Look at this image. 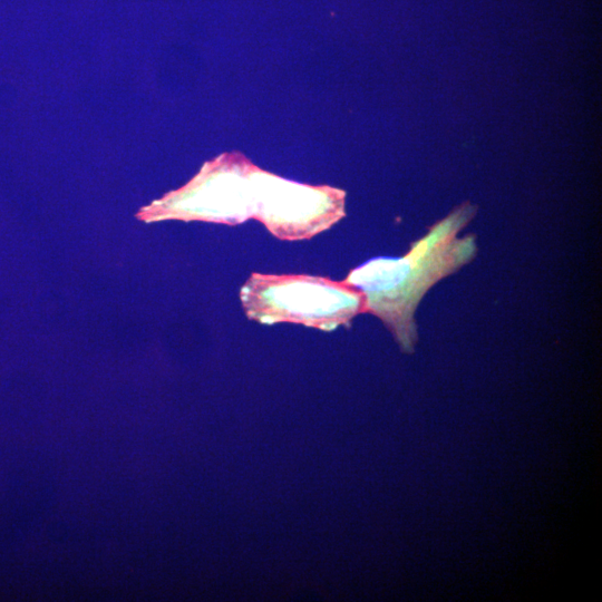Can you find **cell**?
Here are the masks:
<instances>
[{
  "label": "cell",
  "mask_w": 602,
  "mask_h": 602,
  "mask_svg": "<svg viewBox=\"0 0 602 602\" xmlns=\"http://www.w3.org/2000/svg\"><path fill=\"white\" fill-rule=\"evenodd\" d=\"M475 214L476 206L465 202L433 224L405 255L371 259L343 280L365 294L366 312L385 323L404 352L411 353L418 341L414 313L425 293L475 258L476 236H457Z\"/></svg>",
  "instance_id": "obj_2"
},
{
  "label": "cell",
  "mask_w": 602,
  "mask_h": 602,
  "mask_svg": "<svg viewBox=\"0 0 602 602\" xmlns=\"http://www.w3.org/2000/svg\"><path fill=\"white\" fill-rule=\"evenodd\" d=\"M249 319L263 324L302 323L331 331L366 312L365 294L352 285L304 274L252 273L240 291Z\"/></svg>",
  "instance_id": "obj_3"
},
{
  "label": "cell",
  "mask_w": 602,
  "mask_h": 602,
  "mask_svg": "<svg viewBox=\"0 0 602 602\" xmlns=\"http://www.w3.org/2000/svg\"><path fill=\"white\" fill-rule=\"evenodd\" d=\"M346 193L281 178L242 155L224 154L205 164L183 188L148 208L146 220L181 219L239 224L261 221L281 240H303L344 216Z\"/></svg>",
  "instance_id": "obj_1"
}]
</instances>
